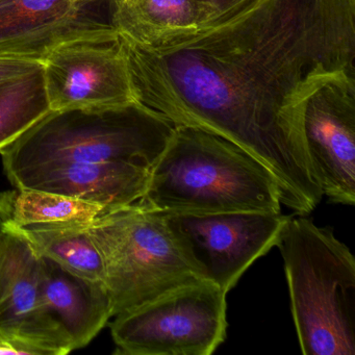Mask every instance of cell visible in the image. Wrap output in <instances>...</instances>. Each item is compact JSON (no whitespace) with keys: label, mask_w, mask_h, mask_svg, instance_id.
Instances as JSON below:
<instances>
[{"label":"cell","mask_w":355,"mask_h":355,"mask_svg":"<svg viewBox=\"0 0 355 355\" xmlns=\"http://www.w3.org/2000/svg\"><path fill=\"white\" fill-rule=\"evenodd\" d=\"M119 40L136 103L252 155L298 215L317 207L303 107L326 80L355 74V0H248L196 30Z\"/></svg>","instance_id":"1"},{"label":"cell","mask_w":355,"mask_h":355,"mask_svg":"<svg viewBox=\"0 0 355 355\" xmlns=\"http://www.w3.org/2000/svg\"><path fill=\"white\" fill-rule=\"evenodd\" d=\"M141 202L161 213H282L271 172L234 143L176 126L150 170Z\"/></svg>","instance_id":"2"},{"label":"cell","mask_w":355,"mask_h":355,"mask_svg":"<svg viewBox=\"0 0 355 355\" xmlns=\"http://www.w3.org/2000/svg\"><path fill=\"white\" fill-rule=\"evenodd\" d=\"M304 355L355 354V259L331 228L291 216L277 245Z\"/></svg>","instance_id":"3"},{"label":"cell","mask_w":355,"mask_h":355,"mask_svg":"<svg viewBox=\"0 0 355 355\" xmlns=\"http://www.w3.org/2000/svg\"><path fill=\"white\" fill-rule=\"evenodd\" d=\"M175 128L138 103L107 111L51 112L0 155L8 178L55 164L117 162L151 170Z\"/></svg>","instance_id":"4"},{"label":"cell","mask_w":355,"mask_h":355,"mask_svg":"<svg viewBox=\"0 0 355 355\" xmlns=\"http://www.w3.org/2000/svg\"><path fill=\"white\" fill-rule=\"evenodd\" d=\"M89 232L103 257L113 318L176 286L205 279L182 252L165 214L141 201L103 214Z\"/></svg>","instance_id":"5"},{"label":"cell","mask_w":355,"mask_h":355,"mask_svg":"<svg viewBox=\"0 0 355 355\" xmlns=\"http://www.w3.org/2000/svg\"><path fill=\"white\" fill-rule=\"evenodd\" d=\"M226 295L209 280H194L116 315L114 353L213 354L226 338Z\"/></svg>","instance_id":"6"},{"label":"cell","mask_w":355,"mask_h":355,"mask_svg":"<svg viewBox=\"0 0 355 355\" xmlns=\"http://www.w3.org/2000/svg\"><path fill=\"white\" fill-rule=\"evenodd\" d=\"M201 277L227 294L259 257L276 247L291 216L282 213H164Z\"/></svg>","instance_id":"7"},{"label":"cell","mask_w":355,"mask_h":355,"mask_svg":"<svg viewBox=\"0 0 355 355\" xmlns=\"http://www.w3.org/2000/svg\"><path fill=\"white\" fill-rule=\"evenodd\" d=\"M120 0H0V59L44 64L66 42L119 36Z\"/></svg>","instance_id":"8"},{"label":"cell","mask_w":355,"mask_h":355,"mask_svg":"<svg viewBox=\"0 0 355 355\" xmlns=\"http://www.w3.org/2000/svg\"><path fill=\"white\" fill-rule=\"evenodd\" d=\"M51 112H97L136 103L119 36L63 43L43 64Z\"/></svg>","instance_id":"9"},{"label":"cell","mask_w":355,"mask_h":355,"mask_svg":"<svg viewBox=\"0 0 355 355\" xmlns=\"http://www.w3.org/2000/svg\"><path fill=\"white\" fill-rule=\"evenodd\" d=\"M302 135L313 178L323 197L355 203V74L343 73L307 97Z\"/></svg>","instance_id":"10"},{"label":"cell","mask_w":355,"mask_h":355,"mask_svg":"<svg viewBox=\"0 0 355 355\" xmlns=\"http://www.w3.org/2000/svg\"><path fill=\"white\" fill-rule=\"evenodd\" d=\"M0 329L49 349L73 351L71 340L43 295L40 254L17 230L0 232Z\"/></svg>","instance_id":"11"},{"label":"cell","mask_w":355,"mask_h":355,"mask_svg":"<svg viewBox=\"0 0 355 355\" xmlns=\"http://www.w3.org/2000/svg\"><path fill=\"white\" fill-rule=\"evenodd\" d=\"M150 170L128 163L55 164L9 176L15 188L36 189L70 198L121 209L139 202Z\"/></svg>","instance_id":"12"},{"label":"cell","mask_w":355,"mask_h":355,"mask_svg":"<svg viewBox=\"0 0 355 355\" xmlns=\"http://www.w3.org/2000/svg\"><path fill=\"white\" fill-rule=\"evenodd\" d=\"M41 257L43 295L61 322L74 350L86 347L112 317V303L103 282L80 277Z\"/></svg>","instance_id":"13"},{"label":"cell","mask_w":355,"mask_h":355,"mask_svg":"<svg viewBox=\"0 0 355 355\" xmlns=\"http://www.w3.org/2000/svg\"><path fill=\"white\" fill-rule=\"evenodd\" d=\"M221 16L209 0H135L118 8L119 34L138 41L196 30Z\"/></svg>","instance_id":"14"},{"label":"cell","mask_w":355,"mask_h":355,"mask_svg":"<svg viewBox=\"0 0 355 355\" xmlns=\"http://www.w3.org/2000/svg\"><path fill=\"white\" fill-rule=\"evenodd\" d=\"M109 211L112 209L103 205L36 189L16 188L0 194V222L3 227L91 224Z\"/></svg>","instance_id":"15"},{"label":"cell","mask_w":355,"mask_h":355,"mask_svg":"<svg viewBox=\"0 0 355 355\" xmlns=\"http://www.w3.org/2000/svg\"><path fill=\"white\" fill-rule=\"evenodd\" d=\"M89 225L49 224L12 230L20 232L39 254L64 269L92 282H105L103 257L91 238Z\"/></svg>","instance_id":"16"},{"label":"cell","mask_w":355,"mask_h":355,"mask_svg":"<svg viewBox=\"0 0 355 355\" xmlns=\"http://www.w3.org/2000/svg\"><path fill=\"white\" fill-rule=\"evenodd\" d=\"M51 112L45 92L43 67L0 86V150Z\"/></svg>","instance_id":"17"},{"label":"cell","mask_w":355,"mask_h":355,"mask_svg":"<svg viewBox=\"0 0 355 355\" xmlns=\"http://www.w3.org/2000/svg\"><path fill=\"white\" fill-rule=\"evenodd\" d=\"M0 354L53 355V352L32 340L0 329Z\"/></svg>","instance_id":"18"},{"label":"cell","mask_w":355,"mask_h":355,"mask_svg":"<svg viewBox=\"0 0 355 355\" xmlns=\"http://www.w3.org/2000/svg\"><path fill=\"white\" fill-rule=\"evenodd\" d=\"M42 67L43 64L38 62L0 59V86L28 76Z\"/></svg>","instance_id":"19"},{"label":"cell","mask_w":355,"mask_h":355,"mask_svg":"<svg viewBox=\"0 0 355 355\" xmlns=\"http://www.w3.org/2000/svg\"><path fill=\"white\" fill-rule=\"evenodd\" d=\"M221 15L244 5L248 0H209Z\"/></svg>","instance_id":"20"},{"label":"cell","mask_w":355,"mask_h":355,"mask_svg":"<svg viewBox=\"0 0 355 355\" xmlns=\"http://www.w3.org/2000/svg\"><path fill=\"white\" fill-rule=\"evenodd\" d=\"M132 1H135V0H120V5H124V3H132Z\"/></svg>","instance_id":"21"},{"label":"cell","mask_w":355,"mask_h":355,"mask_svg":"<svg viewBox=\"0 0 355 355\" xmlns=\"http://www.w3.org/2000/svg\"><path fill=\"white\" fill-rule=\"evenodd\" d=\"M3 230V225H1V222H0V232Z\"/></svg>","instance_id":"22"}]
</instances>
